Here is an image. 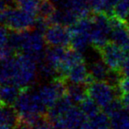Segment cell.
Wrapping results in <instances>:
<instances>
[{"mask_svg": "<svg viewBox=\"0 0 129 129\" xmlns=\"http://www.w3.org/2000/svg\"><path fill=\"white\" fill-rule=\"evenodd\" d=\"M119 99L121 101L124 109L129 112V93H122L119 96Z\"/></svg>", "mask_w": 129, "mask_h": 129, "instance_id": "cell-26", "label": "cell"}, {"mask_svg": "<svg viewBox=\"0 0 129 129\" xmlns=\"http://www.w3.org/2000/svg\"><path fill=\"white\" fill-rule=\"evenodd\" d=\"M89 76H90V71H88L85 61H83L70 69L67 74V80L69 83L85 85Z\"/></svg>", "mask_w": 129, "mask_h": 129, "instance_id": "cell-12", "label": "cell"}, {"mask_svg": "<svg viewBox=\"0 0 129 129\" xmlns=\"http://www.w3.org/2000/svg\"><path fill=\"white\" fill-rule=\"evenodd\" d=\"M87 119L80 108L72 106L67 112L50 120L54 129H78Z\"/></svg>", "mask_w": 129, "mask_h": 129, "instance_id": "cell-6", "label": "cell"}, {"mask_svg": "<svg viewBox=\"0 0 129 129\" xmlns=\"http://www.w3.org/2000/svg\"><path fill=\"white\" fill-rule=\"evenodd\" d=\"M8 6V0H0V11L7 8Z\"/></svg>", "mask_w": 129, "mask_h": 129, "instance_id": "cell-29", "label": "cell"}, {"mask_svg": "<svg viewBox=\"0 0 129 129\" xmlns=\"http://www.w3.org/2000/svg\"><path fill=\"white\" fill-rule=\"evenodd\" d=\"M15 58L9 57L0 60V83H12L13 77Z\"/></svg>", "mask_w": 129, "mask_h": 129, "instance_id": "cell-16", "label": "cell"}, {"mask_svg": "<svg viewBox=\"0 0 129 129\" xmlns=\"http://www.w3.org/2000/svg\"><path fill=\"white\" fill-rule=\"evenodd\" d=\"M15 64H14L13 77L12 83L21 87H28L34 84L38 77V63L30 56L23 53L14 55Z\"/></svg>", "mask_w": 129, "mask_h": 129, "instance_id": "cell-2", "label": "cell"}, {"mask_svg": "<svg viewBox=\"0 0 129 129\" xmlns=\"http://www.w3.org/2000/svg\"><path fill=\"white\" fill-rule=\"evenodd\" d=\"M112 129H129V112L125 109L109 116Z\"/></svg>", "mask_w": 129, "mask_h": 129, "instance_id": "cell-18", "label": "cell"}, {"mask_svg": "<svg viewBox=\"0 0 129 129\" xmlns=\"http://www.w3.org/2000/svg\"><path fill=\"white\" fill-rule=\"evenodd\" d=\"M87 94L103 110L117 99V86L108 81L94 80L86 85Z\"/></svg>", "mask_w": 129, "mask_h": 129, "instance_id": "cell-4", "label": "cell"}, {"mask_svg": "<svg viewBox=\"0 0 129 129\" xmlns=\"http://www.w3.org/2000/svg\"><path fill=\"white\" fill-rule=\"evenodd\" d=\"M90 74L94 80L97 81H107L110 76V69L106 66L105 62L102 61H94L90 65L89 69Z\"/></svg>", "mask_w": 129, "mask_h": 129, "instance_id": "cell-17", "label": "cell"}, {"mask_svg": "<svg viewBox=\"0 0 129 129\" xmlns=\"http://www.w3.org/2000/svg\"><path fill=\"white\" fill-rule=\"evenodd\" d=\"M121 73H122L123 76L129 77V53H128V54H126V59H125L124 63H123Z\"/></svg>", "mask_w": 129, "mask_h": 129, "instance_id": "cell-27", "label": "cell"}, {"mask_svg": "<svg viewBox=\"0 0 129 129\" xmlns=\"http://www.w3.org/2000/svg\"><path fill=\"white\" fill-rule=\"evenodd\" d=\"M79 105V108L88 119H92L94 116L100 112V106L89 96H87Z\"/></svg>", "mask_w": 129, "mask_h": 129, "instance_id": "cell-19", "label": "cell"}, {"mask_svg": "<svg viewBox=\"0 0 129 129\" xmlns=\"http://www.w3.org/2000/svg\"><path fill=\"white\" fill-rule=\"evenodd\" d=\"M126 51L118 46L115 42L109 41L98 53L100 55L102 61L110 69V70L117 73H121L123 63L126 57Z\"/></svg>", "mask_w": 129, "mask_h": 129, "instance_id": "cell-5", "label": "cell"}, {"mask_svg": "<svg viewBox=\"0 0 129 129\" xmlns=\"http://www.w3.org/2000/svg\"><path fill=\"white\" fill-rule=\"evenodd\" d=\"M112 32L111 41L122 48L125 51L129 52V23L115 15L110 16Z\"/></svg>", "mask_w": 129, "mask_h": 129, "instance_id": "cell-8", "label": "cell"}, {"mask_svg": "<svg viewBox=\"0 0 129 129\" xmlns=\"http://www.w3.org/2000/svg\"><path fill=\"white\" fill-rule=\"evenodd\" d=\"M56 11V5L52 0H41L38 7L37 16L49 19Z\"/></svg>", "mask_w": 129, "mask_h": 129, "instance_id": "cell-20", "label": "cell"}, {"mask_svg": "<svg viewBox=\"0 0 129 129\" xmlns=\"http://www.w3.org/2000/svg\"><path fill=\"white\" fill-rule=\"evenodd\" d=\"M44 40L47 46L50 47H70V26L63 25H50L44 34Z\"/></svg>", "mask_w": 129, "mask_h": 129, "instance_id": "cell-7", "label": "cell"}, {"mask_svg": "<svg viewBox=\"0 0 129 129\" xmlns=\"http://www.w3.org/2000/svg\"><path fill=\"white\" fill-rule=\"evenodd\" d=\"M0 105H1V104H0Z\"/></svg>", "mask_w": 129, "mask_h": 129, "instance_id": "cell-30", "label": "cell"}, {"mask_svg": "<svg viewBox=\"0 0 129 129\" xmlns=\"http://www.w3.org/2000/svg\"><path fill=\"white\" fill-rule=\"evenodd\" d=\"M78 129H95V128L93 127V126H92V124L90 121V119H87L86 120H85L84 122H83V124L79 126V128Z\"/></svg>", "mask_w": 129, "mask_h": 129, "instance_id": "cell-28", "label": "cell"}, {"mask_svg": "<svg viewBox=\"0 0 129 129\" xmlns=\"http://www.w3.org/2000/svg\"><path fill=\"white\" fill-rule=\"evenodd\" d=\"M66 95L69 96L74 104H80L88 96L87 88L84 84L70 83L67 85Z\"/></svg>", "mask_w": 129, "mask_h": 129, "instance_id": "cell-15", "label": "cell"}, {"mask_svg": "<svg viewBox=\"0 0 129 129\" xmlns=\"http://www.w3.org/2000/svg\"><path fill=\"white\" fill-rule=\"evenodd\" d=\"M36 15L19 8H7L0 11V26H5L9 31L25 32L34 29Z\"/></svg>", "mask_w": 129, "mask_h": 129, "instance_id": "cell-1", "label": "cell"}, {"mask_svg": "<svg viewBox=\"0 0 129 129\" xmlns=\"http://www.w3.org/2000/svg\"><path fill=\"white\" fill-rule=\"evenodd\" d=\"M66 8L70 9L79 19L90 17L93 12L89 0H69Z\"/></svg>", "mask_w": 129, "mask_h": 129, "instance_id": "cell-14", "label": "cell"}, {"mask_svg": "<svg viewBox=\"0 0 129 129\" xmlns=\"http://www.w3.org/2000/svg\"><path fill=\"white\" fill-rule=\"evenodd\" d=\"M32 129H54L52 123L47 117V113L42 115L34 125L32 126Z\"/></svg>", "mask_w": 129, "mask_h": 129, "instance_id": "cell-24", "label": "cell"}, {"mask_svg": "<svg viewBox=\"0 0 129 129\" xmlns=\"http://www.w3.org/2000/svg\"><path fill=\"white\" fill-rule=\"evenodd\" d=\"M90 18L92 24L90 44L96 51L99 52L108 42V37L111 36L112 25L110 16L105 12H93Z\"/></svg>", "mask_w": 129, "mask_h": 129, "instance_id": "cell-3", "label": "cell"}, {"mask_svg": "<svg viewBox=\"0 0 129 129\" xmlns=\"http://www.w3.org/2000/svg\"><path fill=\"white\" fill-rule=\"evenodd\" d=\"M21 87L13 83H0V104L1 105H14L21 91Z\"/></svg>", "mask_w": 129, "mask_h": 129, "instance_id": "cell-10", "label": "cell"}, {"mask_svg": "<svg viewBox=\"0 0 129 129\" xmlns=\"http://www.w3.org/2000/svg\"><path fill=\"white\" fill-rule=\"evenodd\" d=\"M92 126L95 129H110L112 128L111 126L110 117L106 112H99L92 119H90Z\"/></svg>", "mask_w": 129, "mask_h": 129, "instance_id": "cell-21", "label": "cell"}, {"mask_svg": "<svg viewBox=\"0 0 129 129\" xmlns=\"http://www.w3.org/2000/svg\"><path fill=\"white\" fill-rule=\"evenodd\" d=\"M83 61H85L81 52L74 49L70 47L67 48L65 55L63 57L61 65H60L59 70H58V77H62L67 79V74L70 71V69Z\"/></svg>", "mask_w": 129, "mask_h": 129, "instance_id": "cell-9", "label": "cell"}, {"mask_svg": "<svg viewBox=\"0 0 129 129\" xmlns=\"http://www.w3.org/2000/svg\"><path fill=\"white\" fill-rule=\"evenodd\" d=\"M69 48V47H68ZM67 48L64 47H50L48 46V48L45 49V57L44 61H47L48 64H50L53 68L56 70L58 73V70L61 65V61L63 60V57L65 55Z\"/></svg>", "mask_w": 129, "mask_h": 129, "instance_id": "cell-13", "label": "cell"}, {"mask_svg": "<svg viewBox=\"0 0 129 129\" xmlns=\"http://www.w3.org/2000/svg\"><path fill=\"white\" fill-rule=\"evenodd\" d=\"M13 2L16 7L37 16L38 7L41 0H14Z\"/></svg>", "mask_w": 129, "mask_h": 129, "instance_id": "cell-22", "label": "cell"}, {"mask_svg": "<svg viewBox=\"0 0 129 129\" xmlns=\"http://www.w3.org/2000/svg\"><path fill=\"white\" fill-rule=\"evenodd\" d=\"M113 15L123 20H127L129 18V0H119L114 7Z\"/></svg>", "mask_w": 129, "mask_h": 129, "instance_id": "cell-23", "label": "cell"}, {"mask_svg": "<svg viewBox=\"0 0 129 129\" xmlns=\"http://www.w3.org/2000/svg\"><path fill=\"white\" fill-rule=\"evenodd\" d=\"M117 89L120 94L129 93V77L121 76L117 84Z\"/></svg>", "mask_w": 129, "mask_h": 129, "instance_id": "cell-25", "label": "cell"}, {"mask_svg": "<svg viewBox=\"0 0 129 129\" xmlns=\"http://www.w3.org/2000/svg\"><path fill=\"white\" fill-rule=\"evenodd\" d=\"M19 116L12 105H0V129H12L17 126Z\"/></svg>", "mask_w": 129, "mask_h": 129, "instance_id": "cell-11", "label": "cell"}]
</instances>
